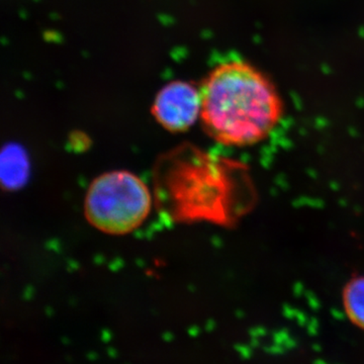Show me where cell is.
I'll list each match as a JSON object with an SVG mask.
<instances>
[{
	"mask_svg": "<svg viewBox=\"0 0 364 364\" xmlns=\"http://www.w3.org/2000/svg\"><path fill=\"white\" fill-rule=\"evenodd\" d=\"M150 208L147 186L123 170L97 177L88 188L85 203L88 222L105 233L114 235L127 234L140 226Z\"/></svg>",
	"mask_w": 364,
	"mask_h": 364,
	"instance_id": "obj_2",
	"label": "cell"
},
{
	"mask_svg": "<svg viewBox=\"0 0 364 364\" xmlns=\"http://www.w3.org/2000/svg\"><path fill=\"white\" fill-rule=\"evenodd\" d=\"M26 156L18 148H9L2 155V179L9 188H16L25 181L28 172Z\"/></svg>",
	"mask_w": 364,
	"mask_h": 364,
	"instance_id": "obj_4",
	"label": "cell"
},
{
	"mask_svg": "<svg viewBox=\"0 0 364 364\" xmlns=\"http://www.w3.org/2000/svg\"><path fill=\"white\" fill-rule=\"evenodd\" d=\"M343 299L349 318L364 329V277L354 279L347 284Z\"/></svg>",
	"mask_w": 364,
	"mask_h": 364,
	"instance_id": "obj_5",
	"label": "cell"
},
{
	"mask_svg": "<svg viewBox=\"0 0 364 364\" xmlns=\"http://www.w3.org/2000/svg\"><path fill=\"white\" fill-rule=\"evenodd\" d=\"M200 91L203 128L225 145L260 142L282 117V102L272 81L244 61L215 67Z\"/></svg>",
	"mask_w": 364,
	"mask_h": 364,
	"instance_id": "obj_1",
	"label": "cell"
},
{
	"mask_svg": "<svg viewBox=\"0 0 364 364\" xmlns=\"http://www.w3.org/2000/svg\"><path fill=\"white\" fill-rule=\"evenodd\" d=\"M200 91L184 81H173L162 88L155 98L153 114L163 128L184 132L200 114Z\"/></svg>",
	"mask_w": 364,
	"mask_h": 364,
	"instance_id": "obj_3",
	"label": "cell"
}]
</instances>
